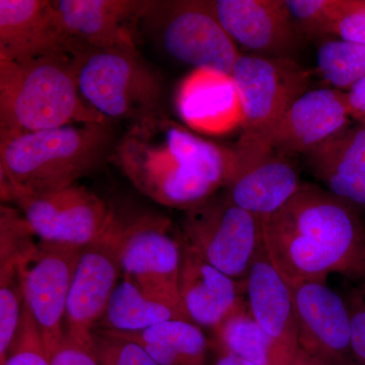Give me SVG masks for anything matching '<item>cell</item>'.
Returning a JSON list of instances; mask_svg holds the SVG:
<instances>
[{
	"label": "cell",
	"instance_id": "13",
	"mask_svg": "<svg viewBox=\"0 0 365 365\" xmlns=\"http://www.w3.org/2000/svg\"><path fill=\"white\" fill-rule=\"evenodd\" d=\"M122 274L116 215L102 239L81 250L67 300L66 334L91 345Z\"/></svg>",
	"mask_w": 365,
	"mask_h": 365
},
{
	"label": "cell",
	"instance_id": "11",
	"mask_svg": "<svg viewBox=\"0 0 365 365\" xmlns=\"http://www.w3.org/2000/svg\"><path fill=\"white\" fill-rule=\"evenodd\" d=\"M163 47L173 58L193 69L232 74L241 53L225 30L211 1L158 2Z\"/></svg>",
	"mask_w": 365,
	"mask_h": 365
},
{
	"label": "cell",
	"instance_id": "32",
	"mask_svg": "<svg viewBox=\"0 0 365 365\" xmlns=\"http://www.w3.org/2000/svg\"><path fill=\"white\" fill-rule=\"evenodd\" d=\"M331 36L365 46V0H342Z\"/></svg>",
	"mask_w": 365,
	"mask_h": 365
},
{
	"label": "cell",
	"instance_id": "34",
	"mask_svg": "<svg viewBox=\"0 0 365 365\" xmlns=\"http://www.w3.org/2000/svg\"><path fill=\"white\" fill-rule=\"evenodd\" d=\"M351 314L352 350L356 365H365V302L359 290L347 299Z\"/></svg>",
	"mask_w": 365,
	"mask_h": 365
},
{
	"label": "cell",
	"instance_id": "27",
	"mask_svg": "<svg viewBox=\"0 0 365 365\" xmlns=\"http://www.w3.org/2000/svg\"><path fill=\"white\" fill-rule=\"evenodd\" d=\"M23 263L0 265V365L6 362L23 316Z\"/></svg>",
	"mask_w": 365,
	"mask_h": 365
},
{
	"label": "cell",
	"instance_id": "2",
	"mask_svg": "<svg viewBox=\"0 0 365 365\" xmlns=\"http://www.w3.org/2000/svg\"><path fill=\"white\" fill-rule=\"evenodd\" d=\"M264 246L290 287L327 283L331 274L365 277V225L359 211L323 187L304 184L262 220Z\"/></svg>",
	"mask_w": 365,
	"mask_h": 365
},
{
	"label": "cell",
	"instance_id": "37",
	"mask_svg": "<svg viewBox=\"0 0 365 365\" xmlns=\"http://www.w3.org/2000/svg\"><path fill=\"white\" fill-rule=\"evenodd\" d=\"M290 365H328L323 360L319 359L318 357L309 354V352L304 351L299 347L295 354L294 360Z\"/></svg>",
	"mask_w": 365,
	"mask_h": 365
},
{
	"label": "cell",
	"instance_id": "26",
	"mask_svg": "<svg viewBox=\"0 0 365 365\" xmlns=\"http://www.w3.org/2000/svg\"><path fill=\"white\" fill-rule=\"evenodd\" d=\"M318 71L329 85L346 91L365 78V46L340 39L319 46Z\"/></svg>",
	"mask_w": 365,
	"mask_h": 365
},
{
	"label": "cell",
	"instance_id": "10",
	"mask_svg": "<svg viewBox=\"0 0 365 365\" xmlns=\"http://www.w3.org/2000/svg\"><path fill=\"white\" fill-rule=\"evenodd\" d=\"M241 98V136H253L275 123L309 91L313 71L289 57L241 54L232 74Z\"/></svg>",
	"mask_w": 365,
	"mask_h": 365
},
{
	"label": "cell",
	"instance_id": "30",
	"mask_svg": "<svg viewBox=\"0 0 365 365\" xmlns=\"http://www.w3.org/2000/svg\"><path fill=\"white\" fill-rule=\"evenodd\" d=\"M91 346L101 365H158L143 345L107 331L95 329Z\"/></svg>",
	"mask_w": 365,
	"mask_h": 365
},
{
	"label": "cell",
	"instance_id": "4",
	"mask_svg": "<svg viewBox=\"0 0 365 365\" xmlns=\"http://www.w3.org/2000/svg\"><path fill=\"white\" fill-rule=\"evenodd\" d=\"M81 123H110L81 97L73 57L0 60V138Z\"/></svg>",
	"mask_w": 365,
	"mask_h": 365
},
{
	"label": "cell",
	"instance_id": "35",
	"mask_svg": "<svg viewBox=\"0 0 365 365\" xmlns=\"http://www.w3.org/2000/svg\"><path fill=\"white\" fill-rule=\"evenodd\" d=\"M345 98L350 118L365 124V78L345 91Z\"/></svg>",
	"mask_w": 365,
	"mask_h": 365
},
{
	"label": "cell",
	"instance_id": "29",
	"mask_svg": "<svg viewBox=\"0 0 365 365\" xmlns=\"http://www.w3.org/2000/svg\"><path fill=\"white\" fill-rule=\"evenodd\" d=\"M285 2L300 35L316 39L331 35L342 0H285Z\"/></svg>",
	"mask_w": 365,
	"mask_h": 365
},
{
	"label": "cell",
	"instance_id": "6",
	"mask_svg": "<svg viewBox=\"0 0 365 365\" xmlns=\"http://www.w3.org/2000/svg\"><path fill=\"white\" fill-rule=\"evenodd\" d=\"M182 241L208 263L245 281L264 246L262 220L235 205L222 191L185 211Z\"/></svg>",
	"mask_w": 365,
	"mask_h": 365
},
{
	"label": "cell",
	"instance_id": "25",
	"mask_svg": "<svg viewBox=\"0 0 365 365\" xmlns=\"http://www.w3.org/2000/svg\"><path fill=\"white\" fill-rule=\"evenodd\" d=\"M211 348L232 353L262 365H287L242 300L212 331Z\"/></svg>",
	"mask_w": 365,
	"mask_h": 365
},
{
	"label": "cell",
	"instance_id": "28",
	"mask_svg": "<svg viewBox=\"0 0 365 365\" xmlns=\"http://www.w3.org/2000/svg\"><path fill=\"white\" fill-rule=\"evenodd\" d=\"M18 207L0 208V265L23 263L39 240Z\"/></svg>",
	"mask_w": 365,
	"mask_h": 365
},
{
	"label": "cell",
	"instance_id": "15",
	"mask_svg": "<svg viewBox=\"0 0 365 365\" xmlns=\"http://www.w3.org/2000/svg\"><path fill=\"white\" fill-rule=\"evenodd\" d=\"M302 349L328 365H356L347 300L324 282L292 287Z\"/></svg>",
	"mask_w": 365,
	"mask_h": 365
},
{
	"label": "cell",
	"instance_id": "3",
	"mask_svg": "<svg viewBox=\"0 0 365 365\" xmlns=\"http://www.w3.org/2000/svg\"><path fill=\"white\" fill-rule=\"evenodd\" d=\"M115 143L110 123L67 125L0 138L1 200L76 185L110 158Z\"/></svg>",
	"mask_w": 365,
	"mask_h": 365
},
{
	"label": "cell",
	"instance_id": "20",
	"mask_svg": "<svg viewBox=\"0 0 365 365\" xmlns=\"http://www.w3.org/2000/svg\"><path fill=\"white\" fill-rule=\"evenodd\" d=\"M302 185L297 168L285 155H237V168L223 191L235 205L263 220L280 210Z\"/></svg>",
	"mask_w": 365,
	"mask_h": 365
},
{
	"label": "cell",
	"instance_id": "1",
	"mask_svg": "<svg viewBox=\"0 0 365 365\" xmlns=\"http://www.w3.org/2000/svg\"><path fill=\"white\" fill-rule=\"evenodd\" d=\"M110 160L141 194L186 211L227 187L237 155L160 114L131 123Z\"/></svg>",
	"mask_w": 365,
	"mask_h": 365
},
{
	"label": "cell",
	"instance_id": "12",
	"mask_svg": "<svg viewBox=\"0 0 365 365\" xmlns=\"http://www.w3.org/2000/svg\"><path fill=\"white\" fill-rule=\"evenodd\" d=\"M81 250L39 241L23 263L25 304L49 354L66 335L67 300Z\"/></svg>",
	"mask_w": 365,
	"mask_h": 365
},
{
	"label": "cell",
	"instance_id": "14",
	"mask_svg": "<svg viewBox=\"0 0 365 365\" xmlns=\"http://www.w3.org/2000/svg\"><path fill=\"white\" fill-rule=\"evenodd\" d=\"M83 48L67 32L49 0H0V60L23 63Z\"/></svg>",
	"mask_w": 365,
	"mask_h": 365
},
{
	"label": "cell",
	"instance_id": "31",
	"mask_svg": "<svg viewBox=\"0 0 365 365\" xmlns=\"http://www.w3.org/2000/svg\"><path fill=\"white\" fill-rule=\"evenodd\" d=\"M4 365H51L39 327L26 304L16 339Z\"/></svg>",
	"mask_w": 365,
	"mask_h": 365
},
{
	"label": "cell",
	"instance_id": "19",
	"mask_svg": "<svg viewBox=\"0 0 365 365\" xmlns=\"http://www.w3.org/2000/svg\"><path fill=\"white\" fill-rule=\"evenodd\" d=\"M245 295L252 316L273 341L285 364L290 365L299 349L294 294L274 267L265 246L245 280Z\"/></svg>",
	"mask_w": 365,
	"mask_h": 365
},
{
	"label": "cell",
	"instance_id": "8",
	"mask_svg": "<svg viewBox=\"0 0 365 365\" xmlns=\"http://www.w3.org/2000/svg\"><path fill=\"white\" fill-rule=\"evenodd\" d=\"M350 126L345 91L334 88L307 91L265 131L241 136L234 148L242 157L275 153L289 158L309 155Z\"/></svg>",
	"mask_w": 365,
	"mask_h": 365
},
{
	"label": "cell",
	"instance_id": "33",
	"mask_svg": "<svg viewBox=\"0 0 365 365\" xmlns=\"http://www.w3.org/2000/svg\"><path fill=\"white\" fill-rule=\"evenodd\" d=\"M49 356L51 365H101L91 345L73 339L66 332Z\"/></svg>",
	"mask_w": 365,
	"mask_h": 365
},
{
	"label": "cell",
	"instance_id": "7",
	"mask_svg": "<svg viewBox=\"0 0 365 365\" xmlns=\"http://www.w3.org/2000/svg\"><path fill=\"white\" fill-rule=\"evenodd\" d=\"M118 228L122 276L151 299L187 313L179 289L181 234L169 218L153 213L118 218Z\"/></svg>",
	"mask_w": 365,
	"mask_h": 365
},
{
	"label": "cell",
	"instance_id": "18",
	"mask_svg": "<svg viewBox=\"0 0 365 365\" xmlns=\"http://www.w3.org/2000/svg\"><path fill=\"white\" fill-rule=\"evenodd\" d=\"M175 107L182 122L198 133L222 135L242 128L244 112L230 74L193 69L178 86Z\"/></svg>",
	"mask_w": 365,
	"mask_h": 365
},
{
	"label": "cell",
	"instance_id": "21",
	"mask_svg": "<svg viewBox=\"0 0 365 365\" xmlns=\"http://www.w3.org/2000/svg\"><path fill=\"white\" fill-rule=\"evenodd\" d=\"M180 295L190 319L212 331L246 299L245 281L235 280L208 263L181 237Z\"/></svg>",
	"mask_w": 365,
	"mask_h": 365
},
{
	"label": "cell",
	"instance_id": "23",
	"mask_svg": "<svg viewBox=\"0 0 365 365\" xmlns=\"http://www.w3.org/2000/svg\"><path fill=\"white\" fill-rule=\"evenodd\" d=\"M113 334L143 345L158 365H207L210 340L192 322L170 319L143 332Z\"/></svg>",
	"mask_w": 365,
	"mask_h": 365
},
{
	"label": "cell",
	"instance_id": "16",
	"mask_svg": "<svg viewBox=\"0 0 365 365\" xmlns=\"http://www.w3.org/2000/svg\"><path fill=\"white\" fill-rule=\"evenodd\" d=\"M67 32L83 48L139 52L138 29L155 1L57 0Z\"/></svg>",
	"mask_w": 365,
	"mask_h": 365
},
{
	"label": "cell",
	"instance_id": "5",
	"mask_svg": "<svg viewBox=\"0 0 365 365\" xmlns=\"http://www.w3.org/2000/svg\"><path fill=\"white\" fill-rule=\"evenodd\" d=\"M73 66L81 97L109 121L163 114V78L140 52L83 48Z\"/></svg>",
	"mask_w": 365,
	"mask_h": 365
},
{
	"label": "cell",
	"instance_id": "9",
	"mask_svg": "<svg viewBox=\"0 0 365 365\" xmlns=\"http://www.w3.org/2000/svg\"><path fill=\"white\" fill-rule=\"evenodd\" d=\"M14 203L39 241L85 248L107 234L116 215L95 193L78 185L40 195L14 194Z\"/></svg>",
	"mask_w": 365,
	"mask_h": 365
},
{
	"label": "cell",
	"instance_id": "36",
	"mask_svg": "<svg viewBox=\"0 0 365 365\" xmlns=\"http://www.w3.org/2000/svg\"><path fill=\"white\" fill-rule=\"evenodd\" d=\"M215 359L212 365H262L257 362L251 361V360L242 359V357L237 356L232 353L222 351V350L215 349Z\"/></svg>",
	"mask_w": 365,
	"mask_h": 365
},
{
	"label": "cell",
	"instance_id": "38",
	"mask_svg": "<svg viewBox=\"0 0 365 365\" xmlns=\"http://www.w3.org/2000/svg\"><path fill=\"white\" fill-rule=\"evenodd\" d=\"M362 281H364V282H362L361 289L359 290V292L360 294H361L362 299H364L365 302V277L364 278V279H362Z\"/></svg>",
	"mask_w": 365,
	"mask_h": 365
},
{
	"label": "cell",
	"instance_id": "22",
	"mask_svg": "<svg viewBox=\"0 0 365 365\" xmlns=\"http://www.w3.org/2000/svg\"><path fill=\"white\" fill-rule=\"evenodd\" d=\"M307 158L323 188L359 212L365 210V124L348 126Z\"/></svg>",
	"mask_w": 365,
	"mask_h": 365
},
{
	"label": "cell",
	"instance_id": "17",
	"mask_svg": "<svg viewBox=\"0 0 365 365\" xmlns=\"http://www.w3.org/2000/svg\"><path fill=\"white\" fill-rule=\"evenodd\" d=\"M213 11L235 44L264 57H289L302 37L285 0H213Z\"/></svg>",
	"mask_w": 365,
	"mask_h": 365
},
{
	"label": "cell",
	"instance_id": "24",
	"mask_svg": "<svg viewBox=\"0 0 365 365\" xmlns=\"http://www.w3.org/2000/svg\"><path fill=\"white\" fill-rule=\"evenodd\" d=\"M170 319L192 322L188 314L151 299L135 283L122 276L96 329L134 334Z\"/></svg>",
	"mask_w": 365,
	"mask_h": 365
}]
</instances>
